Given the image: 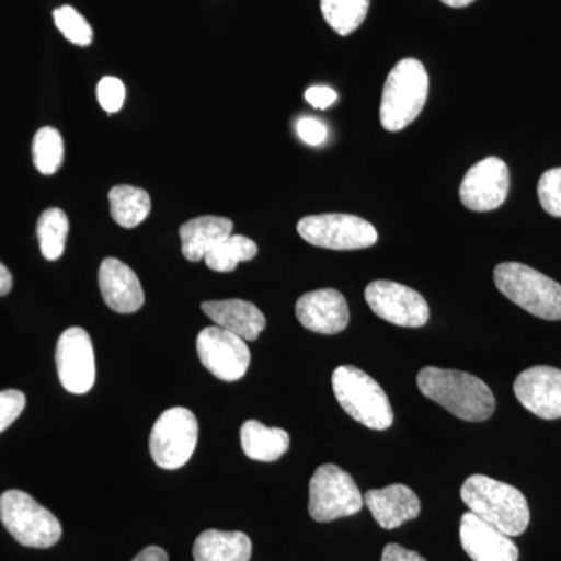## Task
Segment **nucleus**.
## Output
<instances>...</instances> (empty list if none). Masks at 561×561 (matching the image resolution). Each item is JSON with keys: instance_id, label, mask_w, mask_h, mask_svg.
I'll use <instances>...</instances> for the list:
<instances>
[{"instance_id": "1", "label": "nucleus", "mask_w": 561, "mask_h": 561, "mask_svg": "<svg viewBox=\"0 0 561 561\" xmlns=\"http://www.w3.org/2000/svg\"><path fill=\"white\" fill-rule=\"evenodd\" d=\"M416 383L424 397L460 420L481 423L496 409L493 391L470 373L426 367L416 376Z\"/></svg>"}, {"instance_id": "2", "label": "nucleus", "mask_w": 561, "mask_h": 561, "mask_svg": "<svg viewBox=\"0 0 561 561\" xmlns=\"http://www.w3.org/2000/svg\"><path fill=\"white\" fill-rule=\"evenodd\" d=\"M460 496L471 513L508 537H518L529 527V504L522 491L508 483L472 474L461 485Z\"/></svg>"}, {"instance_id": "3", "label": "nucleus", "mask_w": 561, "mask_h": 561, "mask_svg": "<svg viewBox=\"0 0 561 561\" xmlns=\"http://www.w3.org/2000/svg\"><path fill=\"white\" fill-rule=\"evenodd\" d=\"M430 77L423 62L404 58L397 62L383 84L381 111L382 127L387 131L404 130L420 116L427 101Z\"/></svg>"}, {"instance_id": "4", "label": "nucleus", "mask_w": 561, "mask_h": 561, "mask_svg": "<svg viewBox=\"0 0 561 561\" xmlns=\"http://www.w3.org/2000/svg\"><path fill=\"white\" fill-rule=\"evenodd\" d=\"M332 389L343 411L368 430L386 431L393 424V409L386 391L360 368L353 365L335 368Z\"/></svg>"}, {"instance_id": "5", "label": "nucleus", "mask_w": 561, "mask_h": 561, "mask_svg": "<svg viewBox=\"0 0 561 561\" xmlns=\"http://www.w3.org/2000/svg\"><path fill=\"white\" fill-rule=\"evenodd\" d=\"M494 284L524 311L542 320H561V286L529 265L502 262L494 268Z\"/></svg>"}, {"instance_id": "6", "label": "nucleus", "mask_w": 561, "mask_h": 561, "mask_svg": "<svg viewBox=\"0 0 561 561\" xmlns=\"http://www.w3.org/2000/svg\"><path fill=\"white\" fill-rule=\"evenodd\" d=\"M0 522L25 548H51L62 535L57 516L20 490H9L0 496Z\"/></svg>"}, {"instance_id": "7", "label": "nucleus", "mask_w": 561, "mask_h": 561, "mask_svg": "<svg viewBox=\"0 0 561 561\" xmlns=\"http://www.w3.org/2000/svg\"><path fill=\"white\" fill-rule=\"evenodd\" d=\"M364 507L359 486L337 465H321L309 483V515L313 522L331 523L356 515Z\"/></svg>"}, {"instance_id": "8", "label": "nucleus", "mask_w": 561, "mask_h": 561, "mask_svg": "<svg viewBox=\"0 0 561 561\" xmlns=\"http://www.w3.org/2000/svg\"><path fill=\"white\" fill-rule=\"evenodd\" d=\"M198 421L186 408L161 413L150 434L151 459L162 470H179L197 448Z\"/></svg>"}, {"instance_id": "9", "label": "nucleus", "mask_w": 561, "mask_h": 561, "mask_svg": "<svg viewBox=\"0 0 561 561\" xmlns=\"http://www.w3.org/2000/svg\"><path fill=\"white\" fill-rule=\"evenodd\" d=\"M298 234L313 247L327 250H364L378 242L370 221L351 214H320L298 221Z\"/></svg>"}, {"instance_id": "10", "label": "nucleus", "mask_w": 561, "mask_h": 561, "mask_svg": "<svg viewBox=\"0 0 561 561\" xmlns=\"http://www.w3.org/2000/svg\"><path fill=\"white\" fill-rule=\"evenodd\" d=\"M197 353L203 367L225 382L239 381L250 367L247 342L220 327L205 328L198 334Z\"/></svg>"}, {"instance_id": "11", "label": "nucleus", "mask_w": 561, "mask_h": 561, "mask_svg": "<svg viewBox=\"0 0 561 561\" xmlns=\"http://www.w3.org/2000/svg\"><path fill=\"white\" fill-rule=\"evenodd\" d=\"M365 300L376 316L397 327L421 328L430 320L423 295L393 280H373L365 289Z\"/></svg>"}, {"instance_id": "12", "label": "nucleus", "mask_w": 561, "mask_h": 561, "mask_svg": "<svg viewBox=\"0 0 561 561\" xmlns=\"http://www.w3.org/2000/svg\"><path fill=\"white\" fill-rule=\"evenodd\" d=\"M57 370L69 393L84 394L95 382V356L90 334L83 328H69L57 343Z\"/></svg>"}, {"instance_id": "13", "label": "nucleus", "mask_w": 561, "mask_h": 561, "mask_svg": "<svg viewBox=\"0 0 561 561\" xmlns=\"http://www.w3.org/2000/svg\"><path fill=\"white\" fill-rule=\"evenodd\" d=\"M511 190V172L501 158L490 157L472 165L460 184V201L474 213L500 208Z\"/></svg>"}, {"instance_id": "14", "label": "nucleus", "mask_w": 561, "mask_h": 561, "mask_svg": "<svg viewBox=\"0 0 561 561\" xmlns=\"http://www.w3.org/2000/svg\"><path fill=\"white\" fill-rule=\"evenodd\" d=\"M516 398L527 411L542 420L561 419V370L538 365L527 368L513 386Z\"/></svg>"}, {"instance_id": "15", "label": "nucleus", "mask_w": 561, "mask_h": 561, "mask_svg": "<svg viewBox=\"0 0 561 561\" xmlns=\"http://www.w3.org/2000/svg\"><path fill=\"white\" fill-rule=\"evenodd\" d=\"M295 313L306 330L317 334H339L350 323L348 302L335 289H320L302 295L297 301Z\"/></svg>"}, {"instance_id": "16", "label": "nucleus", "mask_w": 561, "mask_h": 561, "mask_svg": "<svg viewBox=\"0 0 561 561\" xmlns=\"http://www.w3.org/2000/svg\"><path fill=\"white\" fill-rule=\"evenodd\" d=\"M460 542L472 561H518L515 542L504 531L468 512L460 519Z\"/></svg>"}, {"instance_id": "17", "label": "nucleus", "mask_w": 561, "mask_h": 561, "mask_svg": "<svg viewBox=\"0 0 561 561\" xmlns=\"http://www.w3.org/2000/svg\"><path fill=\"white\" fill-rule=\"evenodd\" d=\"M99 286L111 311L138 312L146 301L138 275L116 257H106L99 268Z\"/></svg>"}, {"instance_id": "18", "label": "nucleus", "mask_w": 561, "mask_h": 561, "mask_svg": "<svg viewBox=\"0 0 561 561\" xmlns=\"http://www.w3.org/2000/svg\"><path fill=\"white\" fill-rule=\"evenodd\" d=\"M364 504L367 505L375 522L387 530L397 529L402 524L419 518L421 512L420 497L415 491L402 483L367 491Z\"/></svg>"}, {"instance_id": "19", "label": "nucleus", "mask_w": 561, "mask_h": 561, "mask_svg": "<svg viewBox=\"0 0 561 561\" xmlns=\"http://www.w3.org/2000/svg\"><path fill=\"white\" fill-rule=\"evenodd\" d=\"M202 311L217 327L232 332L245 342L256 341L267 324L260 308L245 300L206 301L202 305Z\"/></svg>"}, {"instance_id": "20", "label": "nucleus", "mask_w": 561, "mask_h": 561, "mask_svg": "<svg viewBox=\"0 0 561 561\" xmlns=\"http://www.w3.org/2000/svg\"><path fill=\"white\" fill-rule=\"evenodd\" d=\"M231 234L232 221L227 217H197L181 225V253L187 261H203L209 250Z\"/></svg>"}, {"instance_id": "21", "label": "nucleus", "mask_w": 561, "mask_h": 561, "mask_svg": "<svg viewBox=\"0 0 561 561\" xmlns=\"http://www.w3.org/2000/svg\"><path fill=\"white\" fill-rule=\"evenodd\" d=\"M251 540L243 531L206 530L194 545L195 561H250Z\"/></svg>"}, {"instance_id": "22", "label": "nucleus", "mask_w": 561, "mask_h": 561, "mask_svg": "<svg viewBox=\"0 0 561 561\" xmlns=\"http://www.w3.org/2000/svg\"><path fill=\"white\" fill-rule=\"evenodd\" d=\"M243 453L251 460L276 461L289 451L290 437L279 427H267L256 420H249L241 427Z\"/></svg>"}, {"instance_id": "23", "label": "nucleus", "mask_w": 561, "mask_h": 561, "mask_svg": "<svg viewBox=\"0 0 561 561\" xmlns=\"http://www.w3.org/2000/svg\"><path fill=\"white\" fill-rule=\"evenodd\" d=\"M111 217L122 228H136L149 217L151 198L149 192L130 184L114 186L108 194Z\"/></svg>"}, {"instance_id": "24", "label": "nucleus", "mask_w": 561, "mask_h": 561, "mask_svg": "<svg viewBox=\"0 0 561 561\" xmlns=\"http://www.w3.org/2000/svg\"><path fill=\"white\" fill-rule=\"evenodd\" d=\"M257 254L256 242L245 238V236H228L220 243H217L213 250L206 253V265L210 271L219 273L234 272L241 262L254 260Z\"/></svg>"}, {"instance_id": "25", "label": "nucleus", "mask_w": 561, "mask_h": 561, "mask_svg": "<svg viewBox=\"0 0 561 561\" xmlns=\"http://www.w3.org/2000/svg\"><path fill=\"white\" fill-rule=\"evenodd\" d=\"M39 249L47 261L60 260L65 253L66 241L69 234V219L65 210L60 208H49L41 214L38 227Z\"/></svg>"}, {"instance_id": "26", "label": "nucleus", "mask_w": 561, "mask_h": 561, "mask_svg": "<svg viewBox=\"0 0 561 561\" xmlns=\"http://www.w3.org/2000/svg\"><path fill=\"white\" fill-rule=\"evenodd\" d=\"M320 5L332 31L348 36L364 24L370 0H320Z\"/></svg>"}, {"instance_id": "27", "label": "nucleus", "mask_w": 561, "mask_h": 561, "mask_svg": "<svg viewBox=\"0 0 561 561\" xmlns=\"http://www.w3.org/2000/svg\"><path fill=\"white\" fill-rule=\"evenodd\" d=\"M33 162L43 175H54L65 161V142L61 133L54 127H43L36 131L32 146Z\"/></svg>"}, {"instance_id": "28", "label": "nucleus", "mask_w": 561, "mask_h": 561, "mask_svg": "<svg viewBox=\"0 0 561 561\" xmlns=\"http://www.w3.org/2000/svg\"><path fill=\"white\" fill-rule=\"evenodd\" d=\"M54 21L62 36L76 46L87 47L92 43L94 33L90 22L84 20L73 7L65 5L55 10Z\"/></svg>"}, {"instance_id": "29", "label": "nucleus", "mask_w": 561, "mask_h": 561, "mask_svg": "<svg viewBox=\"0 0 561 561\" xmlns=\"http://www.w3.org/2000/svg\"><path fill=\"white\" fill-rule=\"evenodd\" d=\"M538 198L546 213L561 217V168L542 173L538 181Z\"/></svg>"}, {"instance_id": "30", "label": "nucleus", "mask_w": 561, "mask_h": 561, "mask_svg": "<svg viewBox=\"0 0 561 561\" xmlns=\"http://www.w3.org/2000/svg\"><path fill=\"white\" fill-rule=\"evenodd\" d=\"M98 99L106 113H117L124 106L125 84L117 77H103L98 84Z\"/></svg>"}, {"instance_id": "31", "label": "nucleus", "mask_w": 561, "mask_h": 561, "mask_svg": "<svg viewBox=\"0 0 561 561\" xmlns=\"http://www.w3.org/2000/svg\"><path fill=\"white\" fill-rule=\"evenodd\" d=\"M25 394L20 390L0 391V432L9 430L25 409Z\"/></svg>"}, {"instance_id": "32", "label": "nucleus", "mask_w": 561, "mask_h": 561, "mask_svg": "<svg viewBox=\"0 0 561 561\" xmlns=\"http://www.w3.org/2000/svg\"><path fill=\"white\" fill-rule=\"evenodd\" d=\"M297 133L302 142L313 147L321 146L328 138V130L324 124L313 119V117H301L297 124Z\"/></svg>"}, {"instance_id": "33", "label": "nucleus", "mask_w": 561, "mask_h": 561, "mask_svg": "<svg viewBox=\"0 0 561 561\" xmlns=\"http://www.w3.org/2000/svg\"><path fill=\"white\" fill-rule=\"evenodd\" d=\"M305 99L313 108L327 110L337 101V92L330 87H311L305 92Z\"/></svg>"}, {"instance_id": "34", "label": "nucleus", "mask_w": 561, "mask_h": 561, "mask_svg": "<svg viewBox=\"0 0 561 561\" xmlns=\"http://www.w3.org/2000/svg\"><path fill=\"white\" fill-rule=\"evenodd\" d=\"M381 561H426L424 557H421L419 552L409 551V549L402 548L400 545H387L382 551Z\"/></svg>"}, {"instance_id": "35", "label": "nucleus", "mask_w": 561, "mask_h": 561, "mask_svg": "<svg viewBox=\"0 0 561 561\" xmlns=\"http://www.w3.org/2000/svg\"><path fill=\"white\" fill-rule=\"evenodd\" d=\"M131 561H169V556L164 549L158 548V546H149Z\"/></svg>"}, {"instance_id": "36", "label": "nucleus", "mask_w": 561, "mask_h": 561, "mask_svg": "<svg viewBox=\"0 0 561 561\" xmlns=\"http://www.w3.org/2000/svg\"><path fill=\"white\" fill-rule=\"evenodd\" d=\"M11 287H13V276H11L9 268L0 262V297L9 295Z\"/></svg>"}, {"instance_id": "37", "label": "nucleus", "mask_w": 561, "mask_h": 561, "mask_svg": "<svg viewBox=\"0 0 561 561\" xmlns=\"http://www.w3.org/2000/svg\"><path fill=\"white\" fill-rule=\"evenodd\" d=\"M445 5L453 7V9H463V7L471 5L476 0H442Z\"/></svg>"}]
</instances>
